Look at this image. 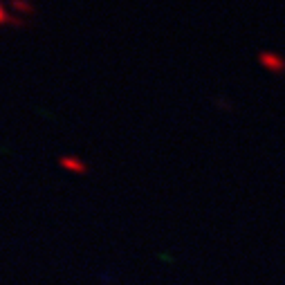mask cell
<instances>
[{
	"label": "cell",
	"instance_id": "obj_2",
	"mask_svg": "<svg viewBox=\"0 0 285 285\" xmlns=\"http://www.w3.org/2000/svg\"><path fill=\"white\" fill-rule=\"evenodd\" d=\"M260 63L272 72H283L285 70V61L278 54H274V52H263V54H260Z\"/></svg>",
	"mask_w": 285,
	"mask_h": 285
},
{
	"label": "cell",
	"instance_id": "obj_3",
	"mask_svg": "<svg viewBox=\"0 0 285 285\" xmlns=\"http://www.w3.org/2000/svg\"><path fill=\"white\" fill-rule=\"evenodd\" d=\"M12 7L16 14H25V16H32L34 14V5L30 0H12Z\"/></svg>",
	"mask_w": 285,
	"mask_h": 285
},
{
	"label": "cell",
	"instance_id": "obj_4",
	"mask_svg": "<svg viewBox=\"0 0 285 285\" xmlns=\"http://www.w3.org/2000/svg\"><path fill=\"white\" fill-rule=\"evenodd\" d=\"M9 18H12V14H7V9H5V5L0 3V25H5V23H9Z\"/></svg>",
	"mask_w": 285,
	"mask_h": 285
},
{
	"label": "cell",
	"instance_id": "obj_1",
	"mask_svg": "<svg viewBox=\"0 0 285 285\" xmlns=\"http://www.w3.org/2000/svg\"><path fill=\"white\" fill-rule=\"evenodd\" d=\"M61 168H65V171L74 173V175H83L85 171H88V166H85V162L81 157H74V155H63L59 159Z\"/></svg>",
	"mask_w": 285,
	"mask_h": 285
}]
</instances>
